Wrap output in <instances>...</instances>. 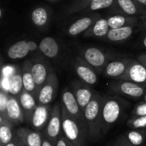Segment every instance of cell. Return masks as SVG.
I'll return each instance as SVG.
<instances>
[{
  "mask_svg": "<svg viewBox=\"0 0 146 146\" xmlns=\"http://www.w3.org/2000/svg\"><path fill=\"white\" fill-rule=\"evenodd\" d=\"M3 118H6L14 125L21 124L25 121L23 111L17 97L9 94L6 107V115Z\"/></svg>",
  "mask_w": 146,
  "mask_h": 146,
  "instance_id": "e0dca14e",
  "label": "cell"
},
{
  "mask_svg": "<svg viewBox=\"0 0 146 146\" xmlns=\"http://www.w3.org/2000/svg\"><path fill=\"white\" fill-rule=\"evenodd\" d=\"M14 124L6 118L0 116V146H5L14 139Z\"/></svg>",
  "mask_w": 146,
  "mask_h": 146,
  "instance_id": "83f0119b",
  "label": "cell"
},
{
  "mask_svg": "<svg viewBox=\"0 0 146 146\" xmlns=\"http://www.w3.org/2000/svg\"><path fill=\"white\" fill-rule=\"evenodd\" d=\"M5 146H17V139H16V137L15 136V139L10 143H9L8 145H6Z\"/></svg>",
  "mask_w": 146,
  "mask_h": 146,
  "instance_id": "b9f144b4",
  "label": "cell"
},
{
  "mask_svg": "<svg viewBox=\"0 0 146 146\" xmlns=\"http://www.w3.org/2000/svg\"><path fill=\"white\" fill-rule=\"evenodd\" d=\"M62 108L71 116L75 118L87 130L84 117V111L79 105L76 98L70 87H65L62 93Z\"/></svg>",
  "mask_w": 146,
  "mask_h": 146,
  "instance_id": "5b68a950",
  "label": "cell"
},
{
  "mask_svg": "<svg viewBox=\"0 0 146 146\" xmlns=\"http://www.w3.org/2000/svg\"><path fill=\"white\" fill-rule=\"evenodd\" d=\"M70 88L74 94L79 105L84 110V109L93 98L95 93L89 85L84 83L80 80H73L70 83Z\"/></svg>",
  "mask_w": 146,
  "mask_h": 146,
  "instance_id": "8fae6325",
  "label": "cell"
},
{
  "mask_svg": "<svg viewBox=\"0 0 146 146\" xmlns=\"http://www.w3.org/2000/svg\"><path fill=\"white\" fill-rule=\"evenodd\" d=\"M31 21L37 28H45L50 21V12L44 6H38L31 13Z\"/></svg>",
  "mask_w": 146,
  "mask_h": 146,
  "instance_id": "cb8c5ba5",
  "label": "cell"
},
{
  "mask_svg": "<svg viewBox=\"0 0 146 146\" xmlns=\"http://www.w3.org/2000/svg\"><path fill=\"white\" fill-rule=\"evenodd\" d=\"M62 107V106H61ZM62 133L66 139L76 146H84L85 136L88 133L86 128L83 127L75 118L68 114L62 108Z\"/></svg>",
  "mask_w": 146,
  "mask_h": 146,
  "instance_id": "3957f363",
  "label": "cell"
},
{
  "mask_svg": "<svg viewBox=\"0 0 146 146\" xmlns=\"http://www.w3.org/2000/svg\"><path fill=\"white\" fill-rule=\"evenodd\" d=\"M103 100L104 98L95 93L92 101L83 110L88 134L94 139H98L102 135Z\"/></svg>",
  "mask_w": 146,
  "mask_h": 146,
  "instance_id": "6da1fadb",
  "label": "cell"
},
{
  "mask_svg": "<svg viewBox=\"0 0 146 146\" xmlns=\"http://www.w3.org/2000/svg\"><path fill=\"white\" fill-rule=\"evenodd\" d=\"M9 93L2 90L0 91V116L5 117L6 115V107L9 100Z\"/></svg>",
  "mask_w": 146,
  "mask_h": 146,
  "instance_id": "d6a6232c",
  "label": "cell"
},
{
  "mask_svg": "<svg viewBox=\"0 0 146 146\" xmlns=\"http://www.w3.org/2000/svg\"><path fill=\"white\" fill-rule=\"evenodd\" d=\"M115 0H95L86 5L80 12L89 13V12H96L104 9H110Z\"/></svg>",
  "mask_w": 146,
  "mask_h": 146,
  "instance_id": "f1b7e54d",
  "label": "cell"
},
{
  "mask_svg": "<svg viewBox=\"0 0 146 146\" xmlns=\"http://www.w3.org/2000/svg\"><path fill=\"white\" fill-rule=\"evenodd\" d=\"M108 23L110 29L126 27H137L139 23V17L128 16L119 14H113L107 17Z\"/></svg>",
  "mask_w": 146,
  "mask_h": 146,
  "instance_id": "ffe728a7",
  "label": "cell"
},
{
  "mask_svg": "<svg viewBox=\"0 0 146 146\" xmlns=\"http://www.w3.org/2000/svg\"><path fill=\"white\" fill-rule=\"evenodd\" d=\"M47 1H49V2H56L57 0H47Z\"/></svg>",
  "mask_w": 146,
  "mask_h": 146,
  "instance_id": "7dc6e473",
  "label": "cell"
},
{
  "mask_svg": "<svg viewBox=\"0 0 146 146\" xmlns=\"http://www.w3.org/2000/svg\"><path fill=\"white\" fill-rule=\"evenodd\" d=\"M126 139L133 146H140L145 141L146 133L140 129H133L127 133Z\"/></svg>",
  "mask_w": 146,
  "mask_h": 146,
  "instance_id": "f546056e",
  "label": "cell"
},
{
  "mask_svg": "<svg viewBox=\"0 0 146 146\" xmlns=\"http://www.w3.org/2000/svg\"><path fill=\"white\" fill-rule=\"evenodd\" d=\"M134 1L139 5V7L143 9L146 15V0H134Z\"/></svg>",
  "mask_w": 146,
  "mask_h": 146,
  "instance_id": "f35d334b",
  "label": "cell"
},
{
  "mask_svg": "<svg viewBox=\"0 0 146 146\" xmlns=\"http://www.w3.org/2000/svg\"><path fill=\"white\" fill-rule=\"evenodd\" d=\"M58 78L55 71H53L46 80V81L38 88L37 93L38 104L50 105L55 98L58 89Z\"/></svg>",
  "mask_w": 146,
  "mask_h": 146,
  "instance_id": "8992f818",
  "label": "cell"
},
{
  "mask_svg": "<svg viewBox=\"0 0 146 146\" xmlns=\"http://www.w3.org/2000/svg\"><path fill=\"white\" fill-rule=\"evenodd\" d=\"M110 28L108 23L107 17H101L97 21H95L92 26L84 33V37H94L98 38H105Z\"/></svg>",
  "mask_w": 146,
  "mask_h": 146,
  "instance_id": "603a6c76",
  "label": "cell"
},
{
  "mask_svg": "<svg viewBox=\"0 0 146 146\" xmlns=\"http://www.w3.org/2000/svg\"><path fill=\"white\" fill-rule=\"evenodd\" d=\"M23 90L32 93L37 98L38 87L35 84L33 76L31 72V60H27L21 65Z\"/></svg>",
  "mask_w": 146,
  "mask_h": 146,
  "instance_id": "7402d4cb",
  "label": "cell"
},
{
  "mask_svg": "<svg viewBox=\"0 0 146 146\" xmlns=\"http://www.w3.org/2000/svg\"><path fill=\"white\" fill-rule=\"evenodd\" d=\"M142 45L146 48V36H145L144 38H143V39H142Z\"/></svg>",
  "mask_w": 146,
  "mask_h": 146,
  "instance_id": "ee69618b",
  "label": "cell"
},
{
  "mask_svg": "<svg viewBox=\"0 0 146 146\" xmlns=\"http://www.w3.org/2000/svg\"><path fill=\"white\" fill-rule=\"evenodd\" d=\"M68 146H76V145H74V144H72V143H70V142H69V145H68Z\"/></svg>",
  "mask_w": 146,
  "mask_h": 146,
  "instance_id": "bcb514c9",
  "label": "cell"
},
{
  "mask_svg": "<svg viewBox=\"0 0 146 146\" xmlns=\"http://www.w3.org/2000/svg\"><path fill=\"white\" fill-rule=\"evenodd\" d=\"M115 93L132 98H140L146 93L145 87L128 80H117L110 85Z\"/></svg>",
  "mask_w": 146,
  "mask_h": 146,
  "instance_id": "ba28073f",
  "label": "cell"
},
{
  "mask_svg": "<svg viewBox=\"0 0 146 146\" xmlns=\"http://www.w3.org/2000/svg\"><path fill=\"white\" fill-rule=\"evenodd\" d=\"M92 1L95 0H73L71 3L68 6L66 9V14L74 15L75 13H80L81 9Z\"/></svg>",
  "mask_w": 146,
  "mask_h": 146,
  "instance_id": "4dcf8cb0",
  "label": "cell"
},
{
  "mask_svg": "<svg viewBox=\"0 0 146 146\" xmlns=\"http://www.w3.org/2000/svg\"><path fill=\"white\" fill-rule=\"evenodd\" d=\"M0 18H1V20H3V8H1V13H0Z\"/></svg>",
  "mask_w": 146,
  "mask_h": 146,
  "instance_id": "f6af8a7d",
  "label": "cell"
},
{
  "mask_svg": "<svg viewBox=\"0 0 146 146\" xmlns=\"http://www.w3.org/2000/svg\"><path fill=\"white\" fill-rule=\"evenodd\" d=\"M38 49L44 56L50 59L56 58L60 52V46L57 40L51 37L42 38L38 44Z\"/></svg>",
  "mask_w": 146,
  "mask_h": 146,
  "instance_id": "44dd1931",
  "label": "cell"
},
{
  "mask_svg": "<svg viewBox=\"0 0 146 146\" xmlns=\"http://www.w3.org/2000/svg\"><path fill=\"white\" fill-rule=\"evenodd\" d=\"M121 80H128L146 86V67L138 60L132 59L127 73Z\"/></svg>",
  "mask_w": 146,
  "mask_h": 146,
  "instance_id": "5bb4252c",
  "label": "cell"
},
{
  "mask_svg": "<svg viewBox=\"0 0 146 146\" xmlns=\"http://www.w3.org/2000/svg\"><path fill=\"white\" fill-rule=\"evenodd\" d=\"M131 60L130 58H121L110 61L104 70V74L108 78L121 80L127 73Z\"/></svg>",
  "mask_w": 146,
  "mask_h": 146,
  "instance_id": "9a60e30c",
  "label": "cell"
},
{
  "mask_svg": "<svg viewBox=\"0 0 146 146\" xmlns=\"http://www.w3.org/2000/svg\"><path fill=\"white\" fill-rule=\"evenodd\" d=\"M17 98L22 109L25 121L27 123H30L32 115L38 105L37 98L32 93L25 90H22V92L17 96Z\"/></svg>",
  "mask_w": 146,
  "mask_h": 146,
  "instance_id": "ac0fdd59",
  "label": "cell"
},
{
  "mask_svg": "<svg viewBox=\"0 0 146 146\" xmlns=\"http://www.w3.org/2000/svg\"><path fill=\"white\" fill-rule=\"evenodd\" d=\"M133 116H146V102L143 101L137 104L132 112Z\"/></svg>",
  "mask_w": 146,
  "mask_h": 146,
  "instance_id": "836d02e7",
  "label": "cell"
},
{
  "mask_svg": "<svg viewBox=\"0 0 146 146\" xmlns=\"http://www.w3.org/2000/svg\"><path fill=\"white\" fill-rule=\"evenodd\" d=\"M15 136L26 146H42L44 134L39 131L27 127H19L15 131Z\"/></svg>",
  "mask_w": 146,
  "mask_h": 146,
  "instance_id": "d6986e66",
  "label": "cell"
},
{
  "mask_svg": "<svg viewBox=\"0 0 146 146\" xmlns=\"http://www.w3.org/2000/svg\"><path fill=\"white\" fill-rule=\"evenodd\" d=\"M144 100L146 102V93L145 94V96H144Z\"/></svg>",
  "mask_w": 146,
  "mask_h": 146,
  "instance_id": "c3c4849f",
  "label": "cell"
},
{
  "mask_svg": "<svg viewBox=\"0 0 146 146\" xmlns=\"http://www.w3.org/2000/svg\"><path fill=\"white\" fill-rule=\"evenodd\" d=\"M28 47H29V50H30V52H35L37 51L38 49V44L33 41V40H28Z\"/></svg>",
  "mask_w": 146,
  "mask_h": 146,
  "instance_id": "d590c367",
  "label": "cell"
},
{
  "mask_svg": "<svg viewBox=\"0 0 146 146\" xmlns=\"http://www.w3.org/2000/svg\"><path fill=\"white\" fill-rule=\"evenodd\" d=\"M135 27H126L115 29H110L105 39L113 43H121L127 41L134 33Z\"/></svg>",
  "mask_w": 146,
  "mask_h": 146,
  "instance_id": "484cf974",
  "label": "cell"
},
{
  "mask_svg": "<svg viewBox=\"0 0 146 146\" xmlns=\"http://www.w3.org/2000/svg\"><path fill=\"white\" fill-rule=\"evenodd\" d=\"M127 125L132 129L146 128V116H133L127 121Z\"/></svg>",
  "mask_w": 146,
  "mask_h": 146,
  "instance_id": "1f68e13d",
  "label": "cell"
},
{
  "mask_svg": "<svg viewBox=\"0 0 146 146\" xmlns=\"http://www.w3.org/2000/svg\"><path fill=\"white\" fill-rule=\"evenodd\" d=\"M139 20L141 21V23L143 25V27L145 29L146 31V15H142L139 17Z\"/></svg>",
  "mask_w": 146,
  "mask_h": 146,
  "instance_id": "60d3db41",
  "label": "cell"
},
{
  "mask_svg": "<svg viewBox=\"0 0 146 146\" xmlns=\"http://www.w3.org/2000/svg\"><path fill=\"white\" fill-rule=\"evenodd\" d=\"M30 52L28 40H19L14 43L7 50V56L11 60H19L26 57Z\"/></svg>",
  "mask_w": 146,
  "mask_h": 146,
  "instance_id": "d4e9b609",
  "label": "cell"
},
{
  "mask_svg": "<svg viewBox=\"0 0 146 146\" xmlns=\"http://www.w3.org/2000/svg\"><path fill=\"white\" fill-rule=\"evenodd\" d=\"M62 107L57 103L51 110V114L48 124L45 127L44 135L56 145L57 139L62 133Z\"/></svg>",
  "mask_w": 146,
  "mask_h": 146,
  "instance_id": "52a82bcc",
  "label": "cell"
},
{
  "mask_svg": "<svg viewBox=\"0 0 146 146\" xmlns=\"http://www.w3.org/2000/svg\"><path fill=\"white\" fill-rule=\"evenodd\" d=\"M114 146H133V145H131L127 140V139L123 138V139H120Z\"/></svg>",
  "mask_w": 146,
  "mask_h": 146,
  "instance_id": "8d00e7d4",
  "label": "cell"
},
{
  "mask_svg": "<svg viewBox=\"0 0 146 146\" xmlns=\"http://www.w3.org/2000/svg\"><path fill=\"white\" fill-rule=\"evenodd\" d=\"M80 57L92 66L97 73H104L106 65L112 60V57L109 53L94 46L82 49L80 51Z\"/></svg>",
  "mask_w": 146,
  "mask_h": 146,
  "instance_id": "277c9868",
  "label": "cell"
},
{
  "mask_svg": "<svg viewBox=\"0 0 146 146\" xmlns=\"http://www.w3.org/2000/svg\"><path fill=\"white\" fill-rule=\"evenodd\" d=\"M101 17L102 15L100 13H93L92 15L83 16L74 21L67 27L66 34L70 37H75L81 33H85L92 26V24Z\"/></svg>",
  "mask_w": 146,
  "mask_h": 146,
  "instance_id": "7c38bea8",
  "label": "cell"
},
{
  "mask_svg": "<svg viewBox=\"0 0 146 146\" xmlns=\"http://www.w3.org/2000/svg\"><path fill=\"white\" fill-rule=\"evenodd\" d=\"M73 66L77 76L81 81L89 86L97 84L98 80L97 71L84 59H82L80 56L76 57L73 61Z\"/></svg>",
  "mask_w": 146,
  "mask_h": 146,
  "instance_id": "30bf717a",
  "label": "cell"
},
{
  "mask_svg": "<svg viewBox=\"0 0 146 146\" xmlns=\"http://www.w3.org/2000/svg\"><path fill=\"white\" fill-rule=\"evenodd\" d=\"M9 93L10 95L17 97L23 90L21 67L15 66L14 68L13 74L9 77Z\"/></svg>",
  "mask_w": 146,
  "mask_h": 146,
  "instance_id": "4316f807",
  "label": "cell"
},
{
  "mask_svg": "<svg viewBox=\"0 0 146 146\" xmlns=\"http://www.w3.org/2000/svg\"><path fill=\"white\" fill-rule=\"evenodd\" d=\"M15 137H16V136H15ZM16 139H17V146H26L21 141V140H20V139H18V138H17V137H16Z\"/></svg>",
  "mask_w": 146,
  "mask_h": 146,
  "instance_id": "7bdbcfd3",
  "label": "cell"
},
{
  "mask_svg": "<svg viewBox=\"0 0 146 146\" xmlns=\"http://www.w3.org/2000/svg\"><path fill=\"white\" fill-rule=\"evenodd\" d=\"M124 100L116 97L104 98L102 105V134H105L121 118L124 106L127 105Z\"/></svg>",
  "mask_w": 146,
  "mask_h": 146,
  "instance_id": "7a4b0ae2",
  "label": "cell"
},
{
  "mask_svg": "<svg viewBox=\"0 0 146 146\" xmlns=\"http://www.w3.org/2000/svg\"><path fill=\"white\" fill-rule=\"evenodd\" d=\"M42 146H56V145H54L44 134L43 137V142H42Z\"/></svg>",
  "mask_w": 146,
  "mask_h": 146,
  "instance_id": "74e56055",
  "label": "cell"
},
{
  "mask_svg": "<svg viewBox=\"0 0 146 146\" xmlns=\"http://www.w3.org/2000/svg\"><path fill=\"white\" fill-rule=\"evenodd\" d=\"M110 9V12L114 14L137 17L145 15L143 9L134 0H115Z\"/></svg>",
  "mask_w": 146,
  "mask_h": 146,
  "instance_id": "4fadbf2b",
  "label": "cell"
},
{
  "mask_svg": "<svg viewBox=\"0 0 146 146\" xmlns=\"http://www.w3.org/2000/svg\"><path fill=\"white\" fill-rule=\"evenodd\" d=\"M51 110L52 107L50 106V104H38L31 117V121L29 123L31 127L37 131H40L46 127L50 117Z\"/></svg>",
  "mask_w": 146,
  "mask_h": 146,
  "instance_id": "2e32d148",
  "label": "cell"
},
{
  "mask_svg": "<svg viewBox=\"0 0 146 146\" xmlns=\"http://www.w3.org/2000/svg\"><path fill=\"white\" fill-rule=\"evenodd\" d=\"M53 71L51 66L44 57L38 56L31 60V72L38 90L46 81L49 75Z\"/></svg>",
  "mask_w": 146,
  "mask_h": 146,
  "instance_id": "9c48e42d",
  "label": "cell"
},
{
  "mask_svg": "<svg viewBox=\"0 0 146 146\" xmlns=\"http://www.w3.org/2000/svg\"><path fill=\"white\" fill-rule=\"evenodd\" d=\"M68 145L69 141L66 139L64 135H61L56 143V146H68Z\"/></svg>",
  "mask_w": 146,
  "mask_h": 146,
  "instance_id": "e575fe53",
  "label": "cell"
},
{
  "mask_svg": "<svg viewBox=\"0 0 146 146\" xmlns=\"http://www.w3.org/2000/svg\"><path fill=\"white\" fill-rule=\"evenodd\" d=\"M137 60L139 62H140L142 64H144L146 67V53H143L141 55H139L137 58Z\"/></svg>",
  "mask_w": 146,
  "mask_h": 146,
  "instance_id": "ab89813d",
  "label": "cell"
}]
</instances>
